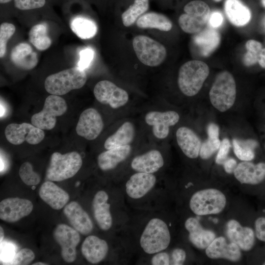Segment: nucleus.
I'll return each instance as SVG.
<instances>
[{
	"label": "nucleus",
	"mask_w": 265,
	"mask_h": 265,
	"mask_svg": "<svg viewBox=\"0 0 265 265\" xmlns=\"http://www.w3.org/2000/svg\"><path fill=\"white\" fill-rule=\"evenodd\" d=\"M138 235L140 250L149 256L167 249L171 241L169 227L159 215L152 216L146 220Z\"/></svg>",
	"instance_id": "1"
},
{
	"label": "nucleus",
	"mask_w": 265,
	"mask_h": 265,
	"mask_svg": "<svg viewBox=\"0 0 265 265\" xmlns=\"http://www.w3.org/2000/svg\"><path fill=\"white\" fill-rule=\"evenodd\" d=\"M209 73L208 65L203 61L193 60L186 62L179 70L178 84L180 90L187 96L196 95Z\"/></svg>",
	"instance_id": "2"
},
{
	"label": "nucleus",
	"mask_w": 265,
	"mask_h": 265,
	"mask_svg": "<svg viewBox=\"0 0 265 265\" xmlns=\"http://www.w3.org/2000/svg\"><path fill=\"white\" fill-rule=\"evenodd\" d=\"M86 80L84 70L77 66L49 76L45 80V88L52 95L62 96L81 88Z\"/></svg>",
	"instance_id": "3"
},
{
	"label": "nucleus",
	"mask_w": 265,
	"mask_h": 265,
	"mask_svg": "<svg viewBox=\"0 0 265 265\" xmlns=\"http://www.w3.org/2000/svg\"><path fill=\"white\" fill-rule=\"evenodd\" d=\"M157 178L154 174L135 172L126 182L124 194L132 204H145L159 189Z\"/></svg>",
	"instance_id": "4"
},
{
	"label": "nucleus",
	"mask_w": 265,
	"mask_h": 265,
	"mask_svg": "<svg viewBox=\"0 0 265 265\" xmlns=\"http://www.w3.org/2000/svg\"><path fill=\"white\" fill-rule=\"evenodd\" d=\"M209 97L212 105L220 112H225L233 106L236 97V85L230 72L223 71L216 76Z\"/></svg>",
	"instance_id": "5"
},
{
	"label": "nucleus",
	"mask_w": 265,
	"mask_h": 265,
	"mask_svg": "<svg viewBox=\"0 0 265 265\" xmlns=\"http://www.w3.org/2000/svg\"><path fill=\"white\" fill-rule=\"evenodd\" d=\"M82 164L81 156L77 152L61 154H52L46 171V178L49 181L59 182L75 176Z\"/></svg>",
	"instance_id": "6"
},
{
	"label": "nucleus",
	"mask_w": 265,
	"mask_h": 265,
	"mask_svg": "<svg viewBox=\"0 0 265 265\" xmlns=\"http://www.w3.org/2000/svg\"><path fill=\"white\" fill-rule=\"evenodd\" d=\"M226 202V198L221 191L210 188L195 192L190 197L189 205L195 214L201 216L221 212Z\"/></svg>",
	"instance_id": "7"
},
{
	"label": "nucleus",
	"mask_w": 265,
	"mask_h": 265,
	"mask_svg": "<svg viewBox=\"0 0 265 265\" xmlns=\"http://www.w3.org/2000/svg\"><path fill=\"white\" fill-rule=\"evenodd\" d=\"M185 13L179 18L181 29L187 33H197L205 28L210 16V8L205 2L195 0L187 3L184 8Z\"/></svg>",
	"instance_id": "8"
},
{
	"label": "nucleus",
	"mask_w": 265,
	"mask_h": 265,
	"mask_svg": "<svg viewBox=\"0 0 265 265\" xmlns=\"http://www.w3.org/2000/svg\"><path fill=\"white\" fill-rule=\"evenodd\" d=\"M132 47L139 60L144 65L156 67L160 65L166 57V50L158 41L145 35L135 36Z\"/></svg>",
	"instance_id": "9"
},
{
	"label": "nucleus",
	"mask_w": 265,
	"mask_h": 265,
	"mask_svg": "<svg viewBox=\"0 0 265 265\" xmlns=\"http://www.w3.org/2000/svg\"><path fill=\"white\" fill-rule=\"evenodd\" d=\"M67 108V103L63 98L51 94L46 98L42 110L31 117V123L42 130H52L55 126L56 117L64 114Z\"/></svg>",
	"instance_id": "10"
},
{
	"label": "nucleus",
	"mask_w": 265,
	"mask_h": 265,
	"mask_svg": "<svg viewBox=\"0 0 265 265\" xmlns=\"http://www.w3.org/2000/svg\"><path fill=\"white\" fill-rule=\"evenodd\" d=\"M4 133L7 141L14 145H20L24 141L35 145L45 137L43 130L27 123L10 124L6 127Z\"/></svg>",
	"instance_id": "11"
},
{
	"label": "nucleus",
	"mask_w": 265,
	"mask_h": 265,
	"mask_svg": "<svg viewBox=\"0 0 265 265\" xmlns=\"http://www.w3.org/2000/svg\"><path fill=\"white\" fill-rule=\"evenodd\" d=\"M76 229L65 224H59L53 231V237L60 246L61 255L67 263L76 259V247L80 243V234Z\"/></svg>",
	"instance_id": "12"
},
{
	"label": "nucleus",
	"mask_w": 265,
	"mask_h": 265,
	"mask_svg": "<svg viewBox=\"0 0 265 265\" xmlns=\"http://www.w3.org/2000/svg\"><path fill=\"white\" fill-rule=\"evenodd\" d=\"M93 93L100 103L114 109L123 106L129 100L126 91L107 80L99 81L94 88Z\"/></svg>",
	"instance_id": "13"
},
{
	"label": "nucleus",
	"mask_w": 265,
	"mask_h": 265,
	"mask_svg": "<svg viewBox=\"0 0 265 265\" xmlns=\"http://www.w3.org/2000/svg\"><path fill=\"white\" fill-rule=\"evenodd\" d=\"M33 208L32 202L28 199L7 198L0 203V218L7 222H15L29 214Z\"/></svg>",
	"instance_id": "14"
},
{
	"label": "nucleus",
	"mask_w": 265,
	"mask_h": 265,
	"mask_svg": "<svg viewBox=\"0 0 265 265\" xmlns=\"http://www.w3.org/2000/svg\"><path fill=\"white\" fill-rule=\"evenodd\" d=\"M104 122L99 112L93 108L84 110L77 124V133L87 140L96 139L104 128Z\"/></svg>",
	"instance_id": "15"
},
{
	"label": "nucleus",
	"mask_w": 265,
	"mask_h": 265,
	"mask_svg": "<svg viewBox=\"0 0 265 265\" xmlns=\"http://www.w3.org/2000/svg\"><path fill=\"white\" fill-rule=\"evenodd\" d=\"M180 119L178 113L174 111L164 112L152 111L145 116V122L152 126L154 135L158 139H164L167 137L169 127L176 124Z\"/></svg>",
	"instance_id": "16"
},
{
	"label": "nucleus",
	"mask_w": 265,
	"mask_h": 265,
	"mask_svg": "<svg viewBox=\"0 0 265 265\" xmlns=\"http://www.w3.org/2000/svg\"><path fill=\"white\" fill-rule=\"evenodd\" d=\"M108 201L107 193L104 190H99L95 193L92 201L94 218L99 227L105 231L110 229L113 224L111 205Z\"/></svg>",
	"instance_id": "17"
},
{
	"label": "nucleus",
	"mask_w": 265,
	"mask_h": 265,
	"mask_svg": "<svg viewBox=\"0 0 265 265\" xmlns=\"http://www.w3.org/2000/svg\"><path fill=\"white\" fill-rule=\"evenodd\" d=\"M63 213L71 226L83 235L90 234L93 230V223L88 214L76 201L66 205Z\"/></svg>",
	"instance_id": "18"
},
{
	"label": "nucleus",
	"mask_w": 265,
	"mask_h": 265,
	"mask_svg": "<svg viewBox=\"0 0 265 265\" xmlns=\"http://www.w3.org/2000/svg\"><path fill=\"white\" fill-rule=\"evenodd\" d=\"M228 238L241 250L248 251L253 247L255 242V233L249 227L242 226L236 220L230 219L226 225Z\"/></svg>",
	"instance_id": "19"
},
{
	"label": "nucleus",
	"mask_w": 265,
	"mask_h": 265,
	"mask_svg": "<svg viewBox=\"0 0 265 265\" xmlns=\"http://www.w3.org/2000/svg\"><path fill=\"white\" fill-rule=\"evenodd\" d=\"M206 255L212 259H224L236 262L240 260L241 253L235 243H228L223 237L215 238L206 249Z\"/></svg>",
	"instance_id": "20"
},
{
	"label": "nucleus",
	"mask_w": 265,
	"mask_h": 265,
	"mask_svg": "<svg viewBox=\"0 0 265 265\" xmlns=\"http://www.w3.org/2000/svg\"><path fill=\"white\" fill-rule=\"evenodd\" d=\"M184 226L188 233V240L198 249H206L216 238L214 232L204 229L199 220L195 217H189L187 218Z\"/></svg>",
	"instance_id": "21"
},
{
	"label": "nucleus",
	"mask_w": 265,
	"mask_h": 265,
	"mask_svg": "<svg viewBox=\"0 0 265 265\" xmlns=\"http://www.w3.org/2000/svg\"><path fill=\"white\" fill-rule=\"evenodd\" d=\"M233 173L241 184L257 185L265 179V163L243 161L237 165Z\"/></svg>",
	"instance_id": "22"
},
{
	"label": "nucleus",
	"mask_w": 265,
	"mask_h": 265,
	"mask_svg": "<svg viewBox=\"0 0 265 265\" xmlns=\"http://www.w3.org/2000/svg\"><path fill=\"white\" fill-rule=\"evenodd\" d=\"M81 253L90 263L97 264L103 261L109 251L107 242L95 235L88 236L83 241Z\"/></svg>",
	"instance_id": "23"
},
{
	"label": "nucleus",
	"mask_w": 265,
	"mask_h": 265,
	"mask_svg": "<svg viewBox=\"0 0 265 265\" xmlns=\"http://www.w3.org/2000/svg\"><path fill=\"white\" fill-rule=\"evenodd\" d=\"M164 164L161 153L157 150H151L133 158L131 166L136 172L154 174L162 167Z\"/></svg>",
	"instance_id": "24"
},
{
	"label": "nucleus",
	"mask_w": 265,
	"mask_h": 265,
	"mask_svg": "<svg viewBox=\"0 0 265 265\" xmlns=\"http://www.w3.org/2000/svg\"><path fill=\"white\" fill-rule=\"evenodd\" d=\"M39 195L42 200L56 210L63 208L70 199L69 195L66 191L50 181L44 182L41 185Z\"/></svg>",
	"instance_id": "25"
},
{
	"label": "nucleus",
	"mask_w": 265,
	"mask_h": 265,
	"mask_svg": "<svg viewBox=\"0 0 265 265\" xmlns=\"http://www.w3.org/2000/svg\"><path fill=\"white\" fill-rule=\"evenodd\" d=\"M176 135L179 146L187 157L196 159L199 156L202 142L192 130L181 127L177 130Z\"/></svg>",
	"instance_id": "26"
},
{
	"label": "nucleus",
	"mask_w": 265,
	"mask_h": 265,
	"mask_svg": "<svg viewBox=\"0 0 265 265\" xmlns=\"http://www.w3.org/2000/svg\"><path fill=\"white\" fill-rule=\"evenodd\" d=\"M131 151L132 147L130 145L107 150L98 156V166L105 171L114 169L128 158Z\"/></svg>",
	"instance_id": "27"
},
{
	"label": "nucleus",
	"mask_w": 265,
	"mask_h": 265,
	"mask_svg": "<svg viewBox=\"0 0 265 265\" xmlns=\"http://www.w3.org/2000/svg\"><path fill=\"white\" fill-rule=\"evenodd\" d=\"M10 59L16 66L25 70L34 68L38 61L36 53L26 43H21L12 49Z\"/></svg>",
	"instance_id": "28"
},
{
	"label": "nucleus",
	"mask_w": 265,
	"mask_h": 265,
	"mask_svg": "<svg viewBox=\"0 0 265 265\" xmlns=\"http://www.w3.org/2000/svg\"><path fill=\"white\" fill-rule=\"evenodd\" d=\"M224 11L229 22L236 26H242L251 20L249 9L239 0H226Z\"/></svg>",
	"instance_id": "29"
},
{
	"label": "nucleus",
	"mask_w": 265,
	"mask_h": 265,
	"mask_svg": "<svg viewBox=\"0 0 265 265\" xmlns=\"http://www.w3.org/2000/svg\"><path fill=\"white\" fill-rule=\"evenodd\" d=\"M194 42L198 48L200 54L206 57L218 47L220 42V35L215 29L206 27L196 33L194 37Z\"/></svg>",
	"instance_id": "30"
},
{
	"label": "nucleus",
	"mask_w": 265,
	"mask_h": 265,
	"mask_svg": "<svg viewBox=\"0 0 265 265\" xmlns=\"http://www.w3.org/2000/svg\"><path fill=\"white\" fill-rule=\"evenodd\" d=\"M135 129L132 123L126 122L112 135L105 141L104 147L108 150L116 147L129 145L133 140Z\"/></svg>",
	"instance_id": "31"
},
{
	"label": "nucleus",
	"mask_w": 265,
	"mask_h": 265,
	"mask_svg": "<svg viewBox=\"0 0 265 265\" xmlns=\"http://www.w3.org/2000/svg\"><path fill=\"white\" fill-rule=\"evenodd\" d=\"M136 25L141 28H152L163 31H169L172 27V23L169 18L156 12L141 15L136 21Z\"/></svg>",
	"instance_id": "32"
},
{
	"label": "nucleus",
	"mask_w": 265,
	"mask_h": 265,
	"mask_svg": "<svg viewBox=\"0 0 265 265\" xmlns=\"http://www.w3.org/2000/svg\"><path fill=\"white\" fill-rule=\"evenodd\" d=\"M70 27L78 37L83 39L92 38L97 31V25L93 21L81 16L72 20Z\"/></svg>",
	"instance_id": "33"
},
{
	"label": "nucleus",
	"mask_w": 265,
	"mask_h": 265,
	"mask_svg": "<svg viewBox=\"0 0 265 265\" xmlns=\"http://www.w3.org/2000/svg\"><path fill=\"white\" fill-rule=\"evenodd\" d=\"M28 37L29 42L39 51L47 50L52 43L48 34L47 25L45 23L33 26L29 31Z\"/></svg>",
	"instance_id": "34"
},
{
	"label": "nucleus",
	"mask_w": 265,
	"mask_h": 265,
	"mask_svg": "<svg viewBox=\"0 0 265 265\" xmlns=\"http://www.w3.org/2000/svg\"><path fill=\"white\" fill-rule=\"evenodd\" d=\"M258 145V142L253 139L233 140L234 153L238 159L242 161H250L254 159V150Z\"/></svg>",
	"instance_id": "35"
},
{
	"label": "nucleus",
	"mask_w": 265,
	"mask_h": 265,
	"mask_svg": "<svg viewBox=\"0 0 265 265\" xmlns=\"http://www.w3.org/2000/svg\"><path fill=\"white\" fill-rule=\"evenodd\" d=\"M148 8L149 0H134L133 3L122 14L123 25L127 27L132 25Z\"/></svg>",
	"instance_id": "36"
},
{
	"label": "nucleus",
	"mask_w": 265,
	"mask_h": 265,
	"mask_svg": "<svg viewBox=\"0 0 265 265\" xmlns=\"http://www.w3.org/2000/svg\"><path fill=\"white\" fill-rule=\"evenodd\" d=\"M247 52L243 57V63L247 67L254 65L258 63L262 53L263 46L255 40H249L245 44Z\"/></svg>",
	"instance_id": "37"
},
{
	"label": "nucleus",
	"mask_w": 265,
	"mask_h": 265,
	"mask_svg": "<svg viewBox=\"0 0 265 265\" xmlns=\"http://www.w3.org/2000/svg\"><path fill=\"white\" fill-rule=\"evenodd\" d=\"M19 174L22 181L27 186H36L40 182V176L33 171L32 165L29 162H25L21 165Z\"/></svg>",
	"instance_id": "38"
},
{
	"label": "nucleus",
	"mask_w": 265,
	"mask_h": 265,
	"mask_svg": "<svg viewBox=\"0 0 265 265\" xmlns=\"http://www.w3.org/2000/svg\"><path fill=\"white\" fill-rule=\"evenodd\" d=\"M220 143L219 137L208 136V139L201 144L200 157L204 159H209L218 150Z\"/></svg>",
	"instance_id": "39"
},
{
	"label": "nucleus",
	"mask_w": 265,
	"mask_h": 265,
	"mask_svg": "<svg viewBox=\"0 0 265 265\" xmlns=\"http://www.w3.org/2000/svg\"><path fill=\"white\" fill-rule=\"evenodd\" d=\"M15 26L10 23H3L0 26V57L2 58L6 51L8 40L14 34Z\"/></svg>",
	"instance_id": "40"
},
{
	"label": "nucleus",
	"mask_w": 265,
	"mask_h": 265,
	"mask_svg": "<svg viewBox=\"0 0 265 265\" xmlns=\"http://www.w3.org/2000/svg\"><path fill=\"white\" fill-rule=\"evenodd\" d=\"M35 258L34 252L30 249L23 248L15 254L13 258L7 262V265H26Z\"/></svg>",
	"instance_id": "41"
},
{
	"label": "nucleus",
	"mask_w": 265,
	"mask_h": 265,
	"mask_svg": "<svg viewBox=\"0 0 265 265\" xmlns=\"http://www.w3.org/2000/svg\"><path fill=\"white\" fill-rule=\"evenodd\" d=\"M80 59L78 63L79 68L84 70L89 67L94 55V51L90 47L82 49L80 52Z\"/></svg>",
	"instance_id": "42"
},
{
	"label": "nucleus",
	"mask_w": 265,
	"mask_h": 265,
	"mask_svg": "<svg viewBox=\"0 0 265 265\" xmlns=\"http://www.w3.org/2000/svg\"><path fill=\"white\" fill-rule=\"evenodd\" d=\"M16 8L22 10H31L43 7L46 0H14Z\"/></svg>",
	"instance_id": "43"
},
{
	"label": "nucleus",
	"mask_w": 265,
	"mask_h": 265,
	"mask_svg": "<svg viewBox=\"0 0 265 265\" xmlns=\"http://www.w3.org/2000/svg\"><path fill=\"white\" fill-rule=\"evenodd\" d=\"M231 146L230 142L228 138H225L222 140L215 158L217 164H223L227 159Z\"/></svg>",
	"instance_id": "44"
},
{
	"label": "nucleus",
	"mask_w": 265,
	"mask_h": 265,
	"mask_svg": "<svg viewBox=\"0 0 265 265\" xmlns=\"http://www.w3.org/2000/svg\"><path fill=\"white\" fill-rule=\"evenodd\" d=\"M168 255L170 265H183L186 258V251L183 249L179 247L172 249L170 253H168Z\"/></svg>",
	"instance_id": "45"
},
{
	"label": "nucleus",
	"mask_w": 265,
	"mask_h": 265,
	"mask_svg": "<svg viewBox=\"0 0 265 265\" xmlns=\"http://www.w3.org/2000/svg\"><path fill=\"white\" fill-rule=\"evenodd\" d=\"M255 233L259 240L265 242V217H259L256 219Z\"/></svg>",
	"instance_id": "46"
},
{
	"label": "nucleus",
	"mask_w": 265,
	"mask_h": 265,
	"mask_svg": "<svg viewBox=\"0 0 265 265\" xmlns=\"http://www.w3.org/2000/svg\"><path fill=\"white\" fill-rule=\"evenodd\" d=\"M223 21V16L218 11H214L210 14L209 22L212 27H217L221 26Z\"/></svg>",
	"instance_id": "47"
},
{
	"label": "nucleus",
	"mask_w": 265,
	"mask_h": 265,
	"mask_svg": "<svg viewBox=\"0 0 265 265\" xmlns=\"http://www.w3.org/2000/svg\"><path fill=\"white\" fill-rule=\"evenodd\" d=\"M237 165V161L235 159L228 158L223 163L225 171L229 174L234 173Z\"/></svg>",
	"instance_id": "48"
},
{
	"label": "nucleus",
	"mask_w": 265,
	"mask_h": 265,
	"mask_svg": "<svg viewBox=\"0 0 265 265\" xmlns=\"http://www.w3.org/2000/svg\"><path fill=\"white\" fill-rule=\"evenodd\" d=\"M219 130L218 126L214 124L210 123L207 127V133L208 136L219 137Z\"/></svg>",
	"instance_id": "49"
},
{
	"label": "nucleus",
	"mask_w": 265,
	"mask_h": 265,
	"mask_svg": "<svg viewBox=\"0 0 265 265\" xmlns=\"http://www.w3.org/2000/svg\"><path fill=\"white\" fill-rule=\"evenodd\" d=\"M258 63L262 68L265 69V48L262 49Z\"/></svg>",
	"instance_id": "50"
},
{
	"label": "nucleus",
	"mask_w": 265,
	"mask_h": 265,
	"mask_svg": "<svg viewBox=\"0 0 265 265\" xmlns=\"http://www.w3.org/2000/svg\"><path fill=\"white\" fill-rule=\"evenodd\" d=\"M4 251L3 252V255L4 256H6V258H9V257H10V256H9V253H13V251H12L13 250V249L12 248H9V247H7L6 248H4Z\"/></svg>",
	"instance_id": "51"
},
{
	"label": "nucleus",
	"mask_w": 265,
	"mask_h": 265,
	"mask_svg": "<svg viewBox=\"0 0 265 265\" xmlns=\"http://www.w3.org/2000/svg\"><path fill=\"white\" fill-rule=\"evenodd\" d=\"M4 236V231L3 228L1 227V226L0 227V244H1V242L2 240L3 239Z\"/></svg>",
	"instance_id": "52"
},
{
	"label": "nucleus",
	"mask_w": 265,
	"mask_h": 265,
	"mask_svg": "<svg viewBox=\"0 0 265 265\" xmlns=\"http://www.w3.org/2000/svg\"><path fill=\"white\" fill-rule=\"evenodd\" d=\"M0 117H1L4 113L3 111L4 109L3 105H2L1 103H0Z\"/></svg>",
	"instance_id": "53"
},
{
	"label": "nucleus",
	"mask_w": 265,
	"mask_h": 265,
	"mask_svg": "<svg viewBox=\"0 0 265 265\" xmlns=\"http://www.w3.org/2000/svg\"><path fill=\"white\" fill-rule=\"evenodd\" d=\"M33 265H47L48 264H46L42 262H37L32 264Z\"/></svg>",
	"instance_id": "54"
},
{
	"label": "nucleus",
	"mask_w": 265,
	"mask_h": 265,
	"mask_svg": "<svg viewBox=\"0 0 265 265\" xmlns=\"http://www.w3.org/2000/svg\"><path fill=\"white\" fill-rule=\"evenodd\" d=\"M11 0H0V3H6L10 2Z\"/></svg>",
	"instance_id": "55"
},
{
	"label": "nucleus",
	"mask_w": 265,
	"mask_h": 265,
	"mask_svg": "<svg viewBox=\"0 0 265 265\" xmlns=\"http://www.w3.org/2000/svg\"><path fill=\"white\" fill-rule=\"evenodd\" d=\"M261 2L263 6L265 7V0H261Z\"/></svg>",
	"instance_id": "56"
},
{
	"label": "nucleus",
	"mask_w": 265,
	"mask_h": 265,
	"mask_svg": "<svg viewBox=\"0 0 265 265\" xmlns=\"http://www.w3.org/2000/svg\"><path fill=\"white\" fill-rule=\"evenodd\" d=\"M213 0L216 1V2H218V1H221V0Z\"/></svg>",
	"instance_id": "57"
},
{
	"label": "nucleus",
	"mask_w": 265,
	"mask_h": 265,
	"mask_svg": "<svg viewBox=\"0 0 265 265\" xmlns=\"http://www.w3.org/2000/svg\"><path fill=\"white\" fill-rule=\"evenodd\" d=\"M263 265H265V262H264V263L263 264Z\"/></svg>",
	"instance_id": "58"
}]
</instances>
